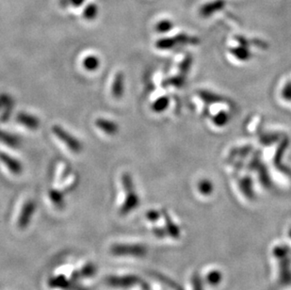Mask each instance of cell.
<instances>
[{"label":"cell","mask_w":291,"mask_h":290,"mask_svg":"<svg viewBox=\"0 0 291 290\" xmlns=\"http://www.w3.org/2000/svg\"><path fill=\"white\" fill-rule=\"evenodd\" d=\"M122 185L124 191V200L119 208V214L127 215L139 205V196L134 189L133 180L129 174H123L122 176Z\"/></svg>","instance_id":"obj_1"},{"label":"cell","mask_w":291,"mask_h":290,"mask_svg":"<svg viewBox=\"0 0 291 290\" xmlns=\"http://www.w3.org/2000/svg\"><path fill=\"white\" fill-rule=\"evenodd\" d=\"M52 131L57 138L61 143H63L66 147H68V149L71 152H73L75 154H79L82 151L83 147H82L81 143L77 138H75L73 135L70 134L68 131H66L63 127H61L59 125H54L52 127Z\"/></svg>","instance_id":"obj_2"},{"label":"cell","mask_w":291,"mask_h":290,"mask_svg":"<svg viewBox=\"0 0 291 290\" xmlns=\"http://www.w3.org/2000/svg\"><path fill=\"white\" fill-rule=\"evenodd\" d=\"M34 211H35L34 202L31 200L26 202L21 208L20 215L18 216V226L25 227L26 224H28L29 222H30Z\"/></svg>","instance_id":"obj_3"},{"label":"cell","mask_w":291,"mask_h":290,"mask_svg":"<svg viewBox=\"0 0 291 290\" xmlns=\"http://www.w3.org/2000/svg\"><path fill=\"white\" fill-rule=\"evenodd\" d=\"M0 160L6 166V168L13 174H20L22 173V164L12 156H9L4 153H0Z\"/></svg>","instance_id":"obj_4"},{"label":"cell","mask_w":291,"mask_h":290,"mask_svg":"<svg viewBox=\"0 0 291 290\" xmlns=\"http://www.w3.org/2000/svg\"><path fill=\"white\" fill-rule=\"evenodd\" d=\"M112 96L116 99H119L123 96L124 91V77L122 72H117L114 76L112 83Z\"/></svg>","instance_id":"obj_5"},{"label":"cell","mask_w":291,"mask_h":290,"mask_svg":"<svg viewBox=\"0 0 291 290\" xmlns=\"http://www.w3.org/2000/svg\"><path fill=\"white\" fill-rule=\"evenodd\" d=\"M16 121L31 130H36L40 125V121L37 117L26 112H19L16 116Z\"/></svg>","instance_id":"obj_6"},{"label":"cell","mask_w":291,"mask_h":290,"mask_svg":"<svg viewBox=\"0 0 291 290\" xmlns=\"http://www.w3.org/2000/svg\"><path fill=\"white\" fill-rule=\"evenodd\" d=\"M94 123L100 129L101 131L104 132L105 134L115 135L119 130V127H118L117 123L113 122V121H111V120L105 119V118L96 119Z\"/></svg>","instance_id":"obj_7"},{"label":"cell","mask_w":291,"mask_h":290,"mask_svg":"<svg viewBox=\"0 0 291 290\" xmlns=\"http://www.w3.org/2000/svg\"><path fill=\"white\" fill-rule=\"evenodd\" d=\"M13 106V101L9 95L6 94H0V110H5L3 116L1 117L2 121H5L6 119L9 118L10 113L12 110Z\"/></svg>","instance_id":"obj_8"},{"label":"cell","mask_w":291,"mask_h":290,"mask_svg":"<svg viewBox=\"0 0 291 290\" xmlns=\"http://www.w3.org/2000/svg\"><path fill=\"white\" fill-rule=\"evenodd\" d=\"M48 196L50 201L52 202V203L57 207L61 208L64 205V197L60 190L51 189L48 192Z\"/></svg>","instance_id":"obj_9"},{"label":"cell","mask_w":291,"mask_h":290,"mask_svg":"<svg viewBox=\"0 0 291 290\" xmlns=\"http://www.w3.org/2000/svg\"><path fill=\"white\" fill-rule=\"evenodd\" d=\"M0 143L10 147H17L19 145V140L13 135L0 130Z\"/></svg>","instance_id":"obj_10"},{"label":"cell","mask_w":291,"mask_h":290,"mask_svg":"<svg viewBox=\"0 0 291 290\" xmlns=\"http://www.w3.org/2000/svg\"><path fill=\"white\" fill-rule=\"evenodd\" d=\"M99 64H100V61L97 57L90 55V56L86 57L83 59V66L88 71L97 70V68L99 67Z\"/></svg>","instance_id":"obj_11"},{"label":"cell","mask_w":291,"mask_h":290,"mask_svg":"<svg viewBox=\"0 0 291 290\" xmlns=\"http://www.w3.org/2000/svg\"><path fill=\"white\" fill-rule=\"evenodd\" d=\"M224 0H215V2H210L208 4H206L204 7V11H211L217 10V8L219 9L220 7H222L224 5Z\"/></svg>","instance_id":"obj_12"},{"label":"cell","mask_w":291,"mask_h":290,"mask_svg":"<svg viewBox=\"0 0 291 290\" xmlns=\"http://www.w3.org/2000/svg\"><path fill=\"white\" fill-rule=\"evenodd\" d=\"M167 104H168L167 98H160V99H158V100L154 104L153 109H154L156 112H161V111H163V110L166 109Z\"/></svg>","instance_id":"obj_13"},{"label":"cell","mask_w":291,"mask_h":290,"mask_svg":"<svg viewBox=\"0 0 291 290\" xmlns=\"http://www.w3.org/2000/svg\"><path fill=\"white\" fill-rule=\"evenodd\" d=\"M171 27H172L171 23L168 22V21H163V22H161L158 25L157 29H158V30L160 32H166Z\"/></svg>","instance_id":"obj_14"}]
</instances>
